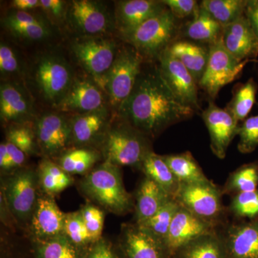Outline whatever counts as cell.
Instances as JSON below:
<instances>
[{"instance_id":"19","label":"cell","mask_w":258,"mask_h":258,"mask_svg":"<svg viewBox=\"0 0 258 258\" xmlns=\"http://www.w3.org/2000/svg\"><path fill=\"white\" fill-rule=\"evenodd\" d=\"M57 108L74 115L98 111L106 108L104 93L95 81L74 79L67 94Z\"/></svg>"},{"instance_id":"25","label":"cell","mask_w":258,"mask_h":258,"mask_svg":"<svg viewBox=\"0 0 258 258\" xmlns=\"http://www.w3.org/2000/svg\"><path fill=\"white\" fill-rule=\"evenodd\" d=\"M166 50L184 64L199 84L208 64L209 48L193 42L180 40L171 42Z\"/></svg>"},{"instance_id":"36","label":"cell","mask_w":258,"mask_h":258,"mask_svg":"<svg viewBox=\"0 0 258 258\" xmlns=\"http://www.w3.org/2000/svg\"><path fill=\"white\" fill-rule=\"evenodd\" d=\"M257 85L253 79H249L235 90L232 99L226 109L237 121H244L255 103Z\"/></svg>"},{"instance_id":"5","label":"cell","mask_w":258,"mask_h":258,"mask_svg":"<svg viewBox=\"0 0 258 258\" xmlns=\"http://www.w3.org/2000/svg\"><path fill=\"white\" fill-rule=\"evenodd\" d=\"M39 191L37 171L34 168L24 166L2 179L1 192L18 225H28L36 205Z\"/></svg>"},{"instance_id":"29","label":"cell","mask_w":258,"mask_h":258,"mask_svg":"<svg viewBox=\"0 0 258 258\" xmlns=\"http://www.w3.org/2000/svg\"><path fill=\"white\" fill-rule=\"evenodd\" d=\"M139 170L144 176L150 178L172 198H175L180 183L173 174L162 156L153 152L149 153L142 163Z\"/></svg>"},{"instance_id":"34","label":"cell","mask_w":258,"mask_h":258,"mask_svg":"<svg viewBox=\"0 0 258 258\" xmlns=\"http://www.w3.org/2000/svg\"><path fill=\"white\" fill-rule=\"evenodd\" d=\"M246 5L247 0H204L200 3L222 28L243 16Z\"/></svg>"},{"instance_id":"4","label":"cell","mask_w":258,"mask_h":258,"mask_svg":"<svg viewBox=\"0 0 258 258\" xmlns=\"http://www.w3.org/2000/svg\"><path fill=\"white\" fill-rule=\"evenodd\" d=\"M222 187L210 179L180 184L175 200L182 208L213 226L217 230L227 223V211L222 201Z\"/></svg>"},{"instance_id":"52","label":"cell","mask_w":258,"mask_h":258,"mask_svg":"<svg viewBox=\"0 0 258 258\" xmlns=\"http://www.w3.org/2000/svg\"><path fill=\"white\" fill-rule=\"evenodd\" d=\"M12 5L15 8L18 10V11L27 12L37 7H40V1L38 0H15Z\"/></svg>"},{"instance_id":"24","label":"cell","mask_w":258,"mask_h":258,"mask_svg":"<svg viewBox=\"0 0 258 258\" xmlns=\"http://www.w3.org/2000/svg\"><path fill=\"white\" fill-rule=\"evenodd\" d=\"M0 117L8 124L30 123L32 117V106L20 88L5 83L0 88Z\"/></svg>"},{"instance_id":"49","label":"cell","mask_w":258,"mask_h":258,"mask_svg":"<svg viewBox=\"0 0 258 258\" xmlns=\"http://www.w3.org/2000/svg\"><path fill=\"white\" fill-rule=\"evenodd\" d=\"M5 20L7 21L13 22L16 23H25V24H40L42 23V20L36 18L27 12L17 11L8 15Z\"/></svg>"},{"instance_id":"13","label":"cell","mask_w":258,"mask_h":258,"mask_svg":"<svg viewBox=\"0 0 258 258\" xmlns=\"http://www.w3.org/2000/svg\"><path fill=\"white\" fill-rule=\"evenodd\" d=\"M55 198L40 189L36 205L26 226L31 242L64 235L66 213L58 208Z\"/></svg>"},{"instance_id":"37","label":"cell","mask_w":258,"mask_h":258,"mask_svg":"<svg viewBox=\"0 0 258 258\" xmlns=\"http://www.w3.org/2000/svg\"><path fill=\"white\" fill-rule=\"evenodd\" d=\"M64 235L82 250H86L93 244L79 210L66 213Z\"/></svg>"},{"instance_id":"16","label":"cell","mask_w":258,"mask_h":258,"mask_svg":"<svg viewBox=\"0 0 258 258\" xmlns=\"http://www.w3.org/2000/svg\"><path fill=\"white\" fill-rule=\"evenodd\" d=\"M202 116L210 134L212 153L219 159H225L231 142L238 135L240 123L226 108L212 101Z\"/></svg>"},{"instance_id":"9","label":"cell","mask_w":258,"mask_h":258,"mask_svg":"<svg viewBox=\"0 0 258 258\" xmlns=\"http://www.w3.org/2000/svg\"><path fill=\"white\" fill-rule=\"evenodd\" d=\"M248 62H240L231 55L224 46L221 37L209 45L208 64L198 86L210 98H215L224 86L238 78Z\"/></svg>"},{"instance_id":"48","label":"cell","mask_w":258,"mask_h":258,"mask_svg":"<svg viewBox=\"0 0 258 258\" xmlns=\"http://www.w3.org/2000/svg\"><path fill=\"white\" fill-rule=\"evenodd\" d=\"M244 15L258 39V0H247Z\"/></svg>"},{"instance_id":"8","label":"cell","mask_w":258,"mask_h":258,"mask_svg":"<svg viewBox=\"0 0 258 258\" xmlns=\"http://www.w3.org/2000/svg\"><path fill=\"white\" fill-rule=\"evenodd\" d=\"M71 50L81 67L102 88L118 52L114 40L101 36H84L73 42Z\"/></svg>"},{"instance_id":"14","label":"cell","mask_w":258,"mask_h":258,"mask_svg":"<svg viewBox=\"0 0 258 258\" xmlns=\"http://www.w3.org/2000/svg\"><path fill=\"white\" fill-rule=\"evenodd\" d=\"M159 72L174 96L185 106L200 109L198 83L191 73L175 57L165 50L159 57Z\"/></svg>"},{"instance_id":"41","label":"cell","mask_w":258,"mask_h":258,"mask_svg":"<svg viewBox=\"0 0 258 258\" xmlns=\"http://www.w3.org/2000/svg\"><path fill=\"white\" fill-rule=\"evenodd\" d=\"M238 150L242 154H249L258 147V114L246 118L240 124L238 132Z\"/></svg>"},{"instance_id":"50","label":"cell","mask_w":258,"mask_h":258,"mask_svg":"<svg viewBox=\"0 0 258 258\" xmlns=\"http://www.w3.org/2000/svg\"><path fill=\"white\" fill-rule=\"evenodd\" d=\"M0 209H1V221L5 225L8 227H14L15 224L18 225L16 220H15L14 215L12 213L11 210L8 207L6 200L3 192L0 194Z\"/></svg>"},{"instance_id":"21","label":"cell","mask_w":258,"mask_h":258,"mask_svg":"<svg viewBox=\"0 0 258 258\" xmlns=\"http://www.w3.org/2000/svg\"><path fill=\"white\" fill-rule=\"evenodd\" d=\"M166 8L165 5L161 1L126 0L118 2L115 10V26L124 37Z\"/></svg>"},{"instance_id":"39","label":"cell","mask_w":258,"mask_h":258,"mask_svg":"<svg viewBox=\"0 0 258 258\" xmlns=\"http://www.w3.org/2000/svg\"><path fill=\"white\" fill-rule=\"evenodd\" d=\"M228 211L238 220L258 219V189L232 196Z\"/></svg>"},{"instance_id":"33","label":"cell","mask_w":258,"mask_h":258,"mask_svg":"<svg viewBox=\"0 0 258 258\" xmlns=\"http://www.w3.org/2000/svg\"><path fill=\"white\" fill-rule=\"evenodd\" d=\"M258 189V160L243 164L230 173L222 187L223 195H234Z\"/></svg>"},{"instance_id":"51","label":"cell","mask_w":258,"mask_h":258,"mask_svg":"<svg viewBox=\"0 0 258 258\" xmlns=\"http://www.w3.org/2000/svg\"><path fill=\"white\" fill-rule=\"evenodd\" d=\"M0 169L2 176L8 175L13 172L5 141L0 144Z\"/></svg>"},{"instance_id":"23","label":"cell","mask_w":258,"mask_h":258,"mask_svg":"<svg viewBox=\"0 0 258 258\" xmlns=\"http://www.w3.org/2000/svg\"><path fill=\"white\" fill-rule=\"evenodd\" d=\"M172 197L150 178L144 176L137 186L134 197V222L139 223L150 218Z\"/></svg>"},{"instance_id":"17","label":"cell","mask_w":258,"mask_h":258,"mask_svg":"<svg viewBox=\"0 0 258 258\" xmlns=\"http://www.w3.org/2000/svg\"><path fill=\"white\" fill-rule=\"evenodd\" d=\"M227 258H258V219L219 229Z\"/></svg>"},{"instance_id":"38","label":"cell","mask_w":258,"mask_h":258,"mask_svg":"<svg viewBox=\"0 0 258 258\" xmlns=\"http://www.w3.org/2000/svg\"><path fill=\"white\" fill-rule=\"evenodd\" d=\"M11 125L7 131L6 140L21 149L28 157L40 154L33 125Z\"/></svg>"},{"instance_id":"28","label":"cell","mask_w":258,"mask_h":258,"mask_svg":"<svg viewBox=\"0 0 258 258\" xmlns=\"http://www.w3.org/2000/svg\"><path fill=\"white\" fill-rule=\"evenodd\" d=\"M172 258H227L218 232L197 237L176 249Z\"/></svg>"},{"instance_id":"46","label":"cell","mask_w":258,"mask_h":258,"mask_svg":"<svg viewBox=\"0 0 258 258\" xmlns=\"http://www.w3.org/2000/svg\"><path fill=\"white\" fill-rule=\"evenodd\" d=\"M5 142H6L8 155H9L12 166H13V172H14L15 171L25 166V162H26L27 157L28 156L11 142L7 140L5 141Z\"/></svg>"},{"instance_id":"10","label":"cell","mask_w":258,"mask_h":258,"mask_svg":"<svg viewBox=\"0 0 258 258\" xmlns=\"http://www.w3.org/2000/svg\"><path fill=\"white\" fill-rule=\"evenodd\" d=\"M74 80L69 64L58 56H43L37 62L35 81L39 92L56 108L67 94Z\"/></svg>"},{"instance_id":"18","label":"cell","mask_w":258,"mask_h":258,"mask_svg":"<svg viewBox=\"0 0 258 258\" xmlns=\"http://www.w3.org/2000/svg\"><path fill=\"white\" fill-rule=\"evenodd\" d=\"M112 120L106 108L71 117L73 148H93L99 150Z\"/></svg>"},{"instance_id":"11","label":"cell","mask_w":258,"mask_h":258,"mask_svg":"<svg viewBox=\"0 0 258 258\" xmlns=\"http://www.w3.org/2000/svg\"><path fill=\"white\" fill-rule=\"evenodd\" d=\"M40 154L55 160L73 148L71 120L63 115L47 113L33 123Z\"/></svg>"},{"instance_id":"20","label":"cell","mask_w":258,"mask_h":258,"mask_svg":"<svg viewBox=\"0 0 258 258\" xmlns=\"http://www.w3.org/2000/svg\"><path fill=\"white\" fill-rule=\"evenodd\" d=\"M222 41L226 50L240 62L258 56V39L245 15L224 27Z\"/></svg>"},{"instance_id":"40","label":"cell","mask_w":258,"mask_h":258,"mask_svg":"<svg viewBox=\"0 0 258 258\" xmlns=\"http://www.w3.org/2000/svg\"><path fill=\"white\" fill-rule=\"evenodd\" d=\"M79 211L87 229L91 242L94 243L103 237L102 232L104 225L106 212L99 207L88 201L81 207Z\"/></svg>"},{"instance_id":"22","label":"cell","mask_w":258,"mask_h":258,"mask_svg":"<svg viewBox=\"0 0 258 258\" xmlns=\"http://www.w3.org/2000/svg\"><path fill=\"white\" fill-rule=\"evenodd\" d=\"M217 231L213 226L181 206L173 219L164 242L173 255L176 249L194 239Z\"/></svg>"},{"instance_id":"27","label":"cell","mask_w":258,"mask_h":258,"mask_svg":"<svg viewBox=\"0 0 258 258\" xmlns=\"http://www.w3.org/2000/svg\"><path fill=\"white\" fill-rule=\"evenodd\" d=\"M36 171L40 189L53 198L75 183L74 176L70 175L55 161L47 158H42Z\"/></svg>"},{"instance_id":"30","label":"cell","mask_w":258,"mask_h":258,"mask_svg":"<svg viewBox=\"0 0 258 258\" xmlns=\"http://www.w3.org/2000/svg\"><path fill=\"white\" fill-rule=\"evenodd\" d=\"M223 28L201 6L186 25L185 35L192 41L211 45L222 37Z\"/></svg>"},{"instance_id":"2","label":"cell","mask_w":258,"mask_h":258,"mask_svg":"<svg viewBox=\"0 0 258 258\" xmlns=\"http://www.w3.org/2000/svg\"><path fill=\"white\" fill-rule=\"evenodd\" d=\"M78 189L88 202L106 212L124 216L134 212V197L125 189L120 167L108 161H102L82 176Z\"/></svg>"},{"instance_id":"44","label":"cell","mask_w":258,"mask_h":258,"mask_svg":"<svg viewBox=\"0 0 258 258\" xmlns=\"http://www.w3.org/2000/svg\"><path fill=\"white\" fill-rule=\"evenodd\" d=\"M163 4L170 10L175 18H184L195 15L200 5L195 0H163Z\"/></svg>"},{"instance_id":"7","label":"cell","mask_w":258,"mask_h":258,"mask_svg":"<svg viewBox=\"0 0 258 258\" xmlns=\"http://www.w3.org/2000/svg\"><path fill=\"white\" fill-rule=\"evenodd\" d=\"M177 30L176 18L167 8L124 37L143 57L159 58L170 45Z\"/></svg>"},{"instance_id":"47","label":"cell","mask_w":258,"mask_h":258,"mask_svg":"<svg viewBox=\"0 0 258 258\" xmlns=\"http://www.w3.org/2000/svg\"><path fill=\"white\" fill-rule=\"evenodd\" d=\"M66 3L60 0H40V7L52 18L60 19L64 16L66 12Z\"/></svg>"},{"instance_id":"12","label":"cell","mask_w":258,"mask_h":258,"mask_svg":"<svg viewBox=\"0 0 258 258\" xmlns=\"http://www.w3.org/2000/svg\"><path fill=\"white\" fill-rule=\"evenodd\" d=\"M116 244L123 258H172L164 241L135 222L121 225Z\"/></svg>"},{"instance_id":"3","label":"cell","mask_w":258,"mask_h":258,"mask_svg":"<svg viewBox=\"0 0 258 258\" xmlns=\"http://www.w3.org/2000/svg\"><path fill=\"white\" fill-rule=\"evenodd\" d=\"M152 140L127 122L113 117L99 151L103 161L118 166L140 169L149 153Z\"/></svg>"},{"instance_id":"32","label":"cell","mask_w":258,"mask_h":258,"mask_svg":"<svg viewBox=\"0 0 258 258\" xmlns=\"http://www.w3.org/2000/svg\"><path fill=\"white\" fill-rule=\"evenodd\" d=\"M32 244L35 258H84L86 252L64 235L45 241H32Z\"/></svg>"},{"instance_id":"35","label":"cell","mask_w":258,"mask_h":258,"mask_svg":"<svg viewBox=\"0 0 258 258\" xmlns=\"http://www.w3.org/2000/svg\"><path fill=\"white\" fill-rule=\"evenodd\" d=\"M180 207L181 205L175 199L171 198L155 215L143 222L137 224L151 235L155 236L159 240L164 242L173 219Z\"/></svg>"},{"instance_id":"15","label":"cell","mask_w":258,"mask_h":258,"mask_svg":"<svg viewBox=\"0 0 258 258\" xmlns=\"http://www.w3.org/2000/svg\"><path fill=\"white\" fill-rule=\"evenodd\" d=\"M66 15L71 26L85 36H100L115 26L108 10L98 2L74 0Z\"/></svg>"},{"instance_id":"6","label":"cell","mask_w":258,"mask_h":258,"mask_svg":"<svg viewBox=\"0 0 258 258\" xmlns=\"http://www.w3.org/2000/svg\"><path fill=\"white\" fill-rule=\"evenodd\" d=\"M143 60L144 57L133 47H123L117 52L102 86L103 91H106L110 106L115 112V116L135 86L142 71Z\"/></svg>"},{"instance_id":"31","label":"cell","mask_w":258,"mask_h":258,"mask_svg":"<svg viewBox=\"0 0 258 258\" xmlns=\"http://www.w3.org/2000/svg\"><path fill=\"white\" fill-rule=\"evenodd\" d=\"M180 184L202 182L209 179L189 152L162 156Z\"/></svg>"},{"instance_id":"45","label":"cell","mask_w":258,"mask_h":258,"mask_svg":"<svg viewBox=\"0 0 258 258\" xmlns=\"http://www.w3.org/2000/svg\"><path fill=\"white\" fill-rule=\"evenodd\" d=\"M19 68L18 57L14 50L2 43L0 46V71L2 74H13Z\"/></svg>"},{"instance_id":"42","label":"cell","mask_w":258,"mask_h":258,"mask_svg":"<svg viewBox=\"0 0 258 258\" xmlns=\"http://www.w3.org/2000/svg\"><path fill=\"white\" fill-rule=\"evenodd\" d=\"M4 24L5 26L17 36L23 37L27 40H42L49 34L48 29L44 23H16L4 20Z\"/></svg>"},{"instance_id":"1","label":"cell","mask_w":258,"mask_h":258,"mask_svg":"<svg viewBox=\"0 0 258 258\" xmlns=\"http://www.w3.org/2000/svg\"><path fill=\"white\" fill-rule=\"evenodd\" d=\"M195 111L177 99L159 68H154L141 71L115 117L152 140L170 125L191 118Z\"/></svg>"},{"instance_id":"43","label":"cell","mask_w":258,"mask_h":258,"mask_svg":"<svg viewBox=\"0 0 258 258\" xmlns=\"http://www.w3.org/2000/svg\"><path fill=\"white\" fill-rule=\"evenodd\" d=\"M84 258H123L116 243H113L106 237L90 246L85 252Z\"/></svg>"},{"instance_id":"26","label":"cell","mask_w":258,"mask_h":258,"mask_svg":"<svg viewBox=\"0 0 258 258\" xmlns=\"http://www.w3.org/2000/svg\"><path fill=\"white\" fill-rule=\"evenodd\" d=\"M61 169L70 175H86L93 168L103 161L99 150L93 148L74 147L66 151L55 160Z\"/></svg>"}]
</instances>
